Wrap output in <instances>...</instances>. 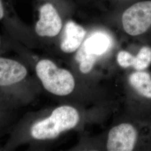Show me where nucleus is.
<instances>
[{
  "label": "nucleus",
  "mask_w": 151,
  "mask_h": 151,
  "mask_svg": "<svg viewBox=\"0 0 151 151\" xmlns=\"http://www.w3.org/2000/svg\"><path fill=\"white\" fill-rule=\"evenodd\" d=\"M80 120L78 111L69 105H62L48 115L28 112L15 123L2 151L15 150L27 146L32 151L42 142L53 140L62 133L74 128Z\"/></svg>",
  "instance_id": "nucleus-1"
},
{
  "label": "nucleus",
  "mask_w": 151,
  "mask_h": 151,
  "mask_svg": "<svg viewBox=\"0 0 151 151\" xmlns=\"http://www.w3.org/2000/svg\"><path fill=\"white\" fill-rule=\"evenodd\" d=\"M39 91L38 81L19 57L0 55V104L15 111L32 104Z\"/></svg>",
  "instance_id": "nucleus-2"
},
{
  "label": "nucleus",
  "mask_w": 151,
  "mask_h": 151,
  "mask_svg": "<svg viewBox=\"0 0 151 151\" xmlns=\"http://www.w3.org/2000/svg\"><path fill=\"white\" fill-rule=\"evenodd\" d=\"M35 20L32 27L37 44L58 37L65 25L60 7L53 0H34Z\"/></svg>",
  "instance_id": "nucleus-3"
},
{
  "label": "nucleus",
  "mask_w": 151,
  "mask_h": 151,
  "mask_svg": "<svg viewBox=\"0 0 151 151\" xmlns=\"http://www.w3.org/2000/svg\"><path fill=\"white\" fill-rule=\"evenodd\" d=\"M14 0H0V24L9 37L29 48H35L38 44L32 26L24 22L16 12Z\"/></svg>",
  "instance_id": "nucleus-4"
},
{
  "label": "nucleus",
  "mask_w": 151,
  "mask_h": 151,
  "mask_svg": "<svg viewBox=\"0 0 151 151\" xmlns=\"http://www.w3.org/2000/svg\"><path fill=\"white\" fill-rule=\"evenodd\" d=\"M122 24L131 36H139L151 29V0L137 2L124 11Z\"/></svg>",
  "instance_id": "nucleus-5"
},
{
  "label": "nucleus",
  "mask_w": 151,
  "mask_h": 151,
  "mask_svg": "<svg viewBox=\"0 0 151 151\" xmlns=\"http://www.w3.org/2000/svg\"><path fill=\"white\" fill-rule=\"evenodd\" d=\"M137 132L134 127L123 123L110 130L107 142L109 151H131L135 146Z\"/></svg>",
  "instance_id": "nucleus-6"
},
{
  "label": "nucleus",
  "mask_w": 151,
  "mask_h": 151,
  "mask_svg": "<svg viewBox=\"0 0 151 151\" xmlns=\"http://www.w3.org/2000/svg\"><path fill=\"white\" fill-rule=\"evenodd\" d=\"M60 33V50L64 53L70 54L75 52L80 47L86 31L75 22L68 20L65 23Z\"/></svg>",
  "instance_id": "nucleus-7"
},
{
  "label": "nucleus",
  "mask_w": 151,
  "mask_h": 151,
  "mask_svg": "<svg viewBox=\"0 0 151 151\" xmlns=\"http://www.w3.org/2000/svg\"><path fill=\"white\" fill-rule=\"evenodd\" d=\"M111 44V40L108 35L96 32L87 39L77 52L97 58L106 52Z\"/></svg>",
  "instance_id": "nucleus-8"
},
{
  "label": "nucleus",
  "mask_w": 151,
  "mask_h": 151,
  "mask_svg": "<svg viewBox=\"0 0 151 151\" xmlns=\"http://www.w3.org/2000/svg\"><path fill=\"white\" fill-rule=\"evenodd\" d=\"M130 83L140 95L151 99V77L146 72H136L130 76Z\"/></svg>",
  "instance_id": "nucleus-9"
},
{
  "label": "nucleus",
  "mask_w": 151,
  "mask_h": 151,
  "mask_svg": "<svg viewBox=\"0 0 151 151\" xmlns=\"http://www.w3.org/2000/svg\"><path fill=\"white\" fill-rule=\"evenodd\" d=\"M14 111L6 109L0 104V139L9 134L15 124Z\"/></svg>",
  "instance_id": "nucleus-10"
},
{
  "label": "nucleus",
  "mask_w": 151,
  "mask_h": 151,
  "mask_svg": "<svg viewBox=\"0 0 151 151\" xmlns=\"http://www.w3.org/2000/svg\"><path fill=\"white\" fill-rule=\"evenodd\" d=\"M151 62V48L148 46L142 47L136 56H134L132 67L137 70L147 68Z\"/></svg>",
  "instance_id": "nucleus-11"
},
{
  "label": "nucleus",
  "mask_w": 151,
  "mask_h": 151,
  "mask_svg": "<svg viewBox=\"0 0 151 151\" xmlns=\"http://www.w3.org/2000/svg\"><path fill=\"white\" fill-rule=\"evenodd\" d=\"M134 55L126 51L120 52L117 56V61L119 65L123 67L127 68L133 65Z\"/></svg>",
  "instance_id": "nucleus-12"
},
{
  "label": "nucleus",
  "mask_w": 151,
  "mask_h": 151,
  "mask_svg": "<svg viewBox=\"0 0 151 151\" xmlns=\"http://www.w3.org/2000/svg\"><path fill=\"white\" fill-rule=\"evenodd\" d=\"M11 52L5 34L0 35V55H5L7 52Z\"/></svg>",
  "instance_id": "nucleus-13"
},
{
  "label": "nucleus",
  "mask_w": 151,
  "mask_h": 151,
  "mask_svg": "<svg viewBox=\"0 0 151 151\" xmlns=\"http://www.w3.org/2000/svg\"><path fill=\"white\" fill-rule=\"evenodd\" d=\"M0 151H2V147H0Z\"/></svg>",
  "instance_id": "nucleus-14"
},
{
  "label": "nucleus",
  "mask_w": 151,
  "mask_h": 151,
  "mask_svg": "<svg viewBox=\"0 0 151 151\" xmlns=\"http://www.w3.org/2000/svg\"><path fill=\"white\" fill-rule=\"evenodd\" d=\"M16 1V0H14V1Z\"/></svg>",
  "instance_id": "nucleus-15"
}]
</instances>
